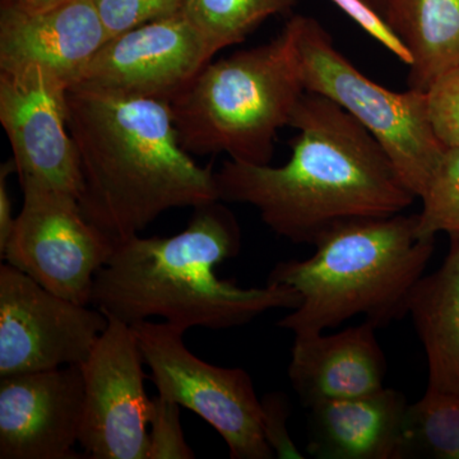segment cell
<instances>
[{
	"label": "cell",
	"mask_w": 459,
	"mask_h": 459,
	"mask_svg": "<svg viewBox=\"0 0 459 459\" xmlns=\"http://www.w3.org/2000/svg\"><path fill=\"white\" fill-rule=\"evenodd\" d=\"M290 126L299 134L285 165L223 162L214 172L220 201L253 205L274 234L309 246L415 201L376 138L331 100L305 92Z\"/></svg>",
	"instance_id": "obj_1"
},
{
	"label": "cell",
	"mask_w": 459,
	"mask_h": 459,
	"mask_svg": "<svg viewBox=\"0 0 459 459\" xmlns=\"http://www.w3.org/2000/svg\"><path fill=\"white\" fill-rule=\"evenodd\" d=\"M66 108L82 174L78 204L114 240L174 208L220 201L212 165L202 168L181 147L170 102L74 86Z\"/></svg>",
	"instance_id": "obj_2"
},
{
	"label": "cell",
	"mask_w": 459,
	"mask_h": 459,
	"mask_svg": "<svg viewBox=\"0 0 459 459\" xmlns=\"http://www.w3.org/2000/svg\"><path fill=\"white\" fill-rule=\"evenodd\" d=\"M193 210L179 234L115 240L96 274L91 305L128 325L161 318L186 332L240 327L268 310L300 305V296L287 286L244 289L220 279L217 265L240 253V226L221 201Z\"/></svg>",
	"instance_id": "obj_3"
},
{
	"label": "cell",
	"mask_w": 459,
	"mask_h": 459,
	"mask_svg": "<svg viewBox=\"0 0 459 459\" xmlns=\"http://www.w3.org/2000/svg\"><path fill=\"white\" fill-rule=\"evenodd\" d=\"M416 226L418 214L403 213L344 223L320 238L310 258L277 263L267 283L290 287L301 299L277 325L296 336L359 316L377 328L409 316L435 247L416 237Z\"/></svg>",
	"instance_id": "obj_4"
},
{
	"label": "cell",
	"mask_w": 459,
	"mask_h": 459,
	"mask_svg": "<svg viewBox=\"0 0 459 459\" xmlns=\"http://www.w3.org/2000/svg\"><path fill=\"white\" fill-rule=\"evenodd\" d=\"M305 92L292 16L267 44L208 63L172 100L178 138L190 155L228 153L232 161L270 165L277 133Z\"/></svg>",
	"instance_id": "obj_5"
},
{
	"label": "cell",
	"mask_w": 459,
	"mask_h": 459,
	"mask_svg": "<svg viewBox=\"0 0 459 459\" xmlns=\"http://www.w3.org/2000/svg\"><path fill=\"white\" fill-rule=\"evenodd\" d=\"M296 17L305 91L331 100L360 123L404 186L421 197L446 148L431 126L427 92H394L374 82L336 49L316 18Z\"/></svg>",
	"instance_id": "obj_6"
},
{
	"label": "cell",
	"mask_w": 459,
	"mask_h": 459,
	"mask_svg": "<svg viewBox=\"0 0 459 459\" xmlns=\"http://www.w3.org/2000/svg\"><path fill=\"white\" fill-rule=\"evenodd\" d=\"M131 327L157 394L210 424L230 458H274L263 434L262 402L246 370L197 358L184 343L186 331L170 323L144 320Z\"/></svg>",
	"instance_id": "obj_7"
},
{
	"label": "cell",
	"mask_w": 459,
	"mask_h": 459,
	"mask_svg": "<svg viewBox=\"0 0 459 459\" xmlns=\"http://www.w3.org/2000/svg\"><path fill=\"white\" fill-rule=\"evenodd\" d=\"M22 210L3 261L42 287L74 303L91 305L96 274L107 264L115 240L84 217L78 199L23 184Z\"/></svg>",
	"instance_id": "obj_8"
},
{
	"label": "cell",
	"mask_w": 459,
	"mask_h": 459,
	"mask_svg": "<svg viewBox=\"0 0 459 459\" xmlns=\"http://www.w3.org/2000/svg\"><path fill=\"white\" fill-rule=\"evenodd\" d=\"M108 325L8 263L0 265V377L81 365Z\"/></svg>",
	"instance_id": "obj_9"
},
{
	"label": "cell",
	"mask_w": 459,
	"mask_h": 459,
	"mask_svg": "<svg viewBox=\"0 0 459 459\" xmlns=\"http://www.w3.org/2000/svg\"><path fill=\"white\" fill-rule=\"evenodd\" d=\"M131 325L108 319L81 365L84 383L80 446L92 459H147L152 400Z\"/></svg>",
	"instance_id": "obj_10"
},
{
	"label": "cell",
	"mask_w": 459,
	"mask_h": 459,
	"mask_svg": "<svg viewBox=\"0 0 459 459\" xmlns=\"http://www.w3.org/2000/svg\"><path fill=\"white\" fill-rule=\"evenodd\" d=\"M216 54L183 12L114 36L74 86L171 102Z\"/></svg>",
	"instance_id": "obj_11"
},
{
	"label": "cell",
	"mask_w": 459,
	"mask_h": 459,
	"mask_svg": "<svg viewBox=\"0 0 459 459\" xmlns=\"http://www.w3.org/2000/svg\"><path fill=\"white\" fill-rule=\"evenodd\" d=\"M68 87L39 66L0 71V123L21 186L80 198L82 174L68 126Z\"/></svg>",
	"instance_id": "obj_12"
},
{
	"label": "cell",
	"mask_w": 459,
	"mask_h": 459,
	"mask_svg": "<svg viewBox=\"0 0 459 459\" xmlns=\"http://www.w3.org/2000/svg\"><path fill=\"white\" fill-rule=\"evenodd\" d=\"M84 401L78 365L0 377V459H75Z\"/></svg>",
	"instance_id": "obj_13"
},
{
	"label": "cell",
	"mask_w": 459,
	"mask_h": 459,
	"mask_svg": "<svg viewBox=\"0 0 459 459\" xmlns=\"http://www.w3.org/2000/svg\"><path fill=\"white\" fill-rule=\"evenodd\" d=\"M108 40L93 0L36 12L0 9V71L39 66L71 89Z\"/></svg>",
	"instance_id": "obj_14"
},
{
	"label": "cell",
	"mask_w": 459,
	"mask_h": 459,
	"mask_svg": "<svg viewBox=\"0 0 459 459\" xmlns=\"http://www.w3.org/2000/svg\"><path fill=\"white\" fill-rule=\"evenodd\" d=\"M377 329L365 320L337 333L296 334L287 376L304 407L385 388L386 360Z\"/></svg>",
	"instance_id": "obj_15"
},
{
	"label": "cell",
	"mask_w": 459,
	"mask_h": 459,
	"mask_svg": "<svg viewBox=\"0 0 459 459\" xmlns=\"http://www.w3.org/2000/svg\"><path fill=\"white\" fill-rule=\"evenodd\" d=\"M409 401L395 389L309 407L307 451L316 459H397Z\"/></svg>",
	"instance_id": "obj_16"
},
{
	"label": "cell",
	"mask_w": 459,
	"mask_h": 459,
	"mask_svg": "<svg viewBox=\"0 0 459 459\" xmlns=\"http://www.w3.org/2000/svg\"><path fill=\"white\" fill-rule=\"evenodd\" d=\"M428 359V389L459 394V238L439 270L422 276L409 305Z\"/></svg>",
	"instance_id": "obj_17"
},
{
	"label": "cell",
	"mask_w": 459,
	"mask_h": 459,
	"mask_svg": "<svg viewBox=\"0 0 459 459\" xmlns=\"http://www.w3.org/2000/svg\"><path fill=\"white\" fill-rule=\"evenodd\" d=\"M383 17L409 50V89L428 92L459 65V0H388Z\"/></svg>",
	"instance_id": "obj_18"
},
{
	"label": "cell",
	"mask_w": 459,
	"mask_h": 459,
	"mask_svg": "<svg viewBox=\"0 0 459 459\" xmlns=\"http://www.w3.org/2000/svg\"><path fill=\"white\" fill-rule=\"evenodd\" d=\"M397 459H459V394L427 389L409 404Z\"/></svg>",
	"instance_id": "obj_19"
},
{
	"label": "cell",
	"mask_w": 459,
	"mask_h": 459,
	"mask_svg": "<svg viewBox=\"0 0 459 459\" xmlns=\"http://www.w3.org/2000/svg\"><path fill=\"white\" fill-rule=\"evenodd\" d=\"M296 3L298 0H181L180 11L219 53L246 41L265 20L287 13Z\"/></svg>",
	"instance_id": "obj_20"
},
{
	"label": "cell",
	"mask_w": 459,
	"mask_h": 459,
	"mask_svg": "<svg viewBox=\"0 0 459 459\" xmlns=\"http://www.w3.org/2000/svg\"><path fill=\"white\" fill-rule=\"evenodd\" d=\"M420 199L422 210L416 226L420 240H435L440 232L459 238V147L446 148Z\"/></svg>",
	"instance_id": "obj_21"
},
{
	"label": "cell",
	"mask_w": 459,
	"mask_h": 459,
	"mask_svg": "<svg viewBox=\"0 0 459 459\" xmlns=\"http://www.w3.org/2000/svg\"><path fill=\"white\" fill-rule=\"evenodd\" d=\"M180 404L157 394L152 398L147 459H193L181 427Z\"/></svg>",
	"instance_id": "obj_22"
},
{
	"label": "cell",
	"mask_w": 459,
	"mask_h": 459,
	"mask_svg": "<svg viewBox=\"0 0 459 459\" xmlns=\"http://www.w3.org/2000/svg\"><path fill=\"white\" fill-rule=\"evenodd\" d=\"M105 29L110 35H120L178 13L181 0H93Z\"/></svg>",
	"instance_id": "obj_23"
},
{
	"label": "cell",
	"mask_w": 459,
	"mask_h": 459,
	"mask_svg": "<svg viewBox=\"0 0 459 459\" xmlns=\"http://www.w3.org/2000/svg\"><path fill=\"white\" fill-rule=\"evenodd\" d=\"M431 126L444 147H459V65L428 90Z\"/></svg>",
	"instance_id": "obj_24"
},
{
	"label": "cell",
	"mask_w": 459,
	"mask_h": 459,
	"mask_svg": "<svg viewBox=\"0 0 459 459\" xmlns=\"http://www.w3.org/2000/svg\"><path fill=\"white\" fill-rule=\"evenodd\" d=\"M262 427L265 442L271 446L274 457L280 459H301L304 455L296 448L289 430L287 419L290 416L289 400L283 394H265L262 398Z\"/></svg>",
	"instance_id": "obj_25"
},
{
	"label": "cell",
	"mask_w": 459,
	"mask_h": 459,
	"mask_svg": "<svg viewBox=\"0 0 459 459\" xmlns=\"http://www.w3.org/2000/svg\"><path fill=\"white\" fill-rule=\"evenodd\" d=\"M341 11L344 12L353 22L369 33L371 38L383 45L386 50L391 51L403 65H411V56L398 36L392 31L391 27L385 22V17L377 13L364 0H332Z\"/></svg>",
	"instance_id": "obj_26"
},
{
	"label": "cell",
	"mask_w": 459,
	"mask_h": 459,
	"mask_svg": "<svg viewBox=\"0 0 459 459\" xmlns=\"http://www.w3.org/2000/svg\"><path fill=\"white\" fill-rule=\"evenodd\" d=\"M14 171L16 166L13 160H9L0 166V253L5 249L16 222L12 213V202L8 192V178Z\"/></svg>",
	"instance_id": "obj_27"
},
{
	"label": "cell",
	"mask_w": 459,
	"mask_h": 459,
	"mask_svg": "<svg viewBox=\"0 0 459 459\" xmlns=\"http://www.w3.org/2000/svg\"><path fill=\"white\" fill-rule=\"evenodd\" d=\"M66 0H0V9H16L22 12L42 11L65 3Z\"/></svg>",
	"instance_id": "obj_28"
},
{
	"label": "cell",
	"mask_w": 459,
	"mask_h": 459,
	"mask_svg": "<svg viewBox=\"0 0 459 459\" xmlns=\"http://www.w3.org/2000/svg\"><path fill=\"white\" fill-rule=\"evenodd\" d=\"M365 3L370 5L371 8L376 9L377 13L385 14L386 2L388 0H364Z\"/></svg>",
	"instance_id": "obj_29"
}]
</instances>
